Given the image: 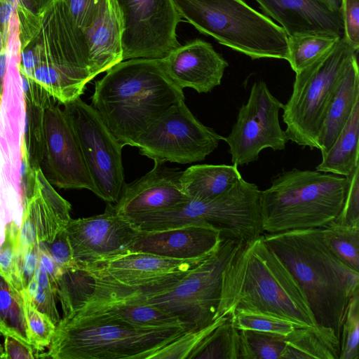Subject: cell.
<instances>
[{
	"label": "cell",
	"instance_id": "8",
	"mask_svg": "<svg viewBox=\"0 0 359 359\" xmlns=\"http://www.w3.org/2000/svg\"><path fill=\"white\" fill-rule=\"evenodd\" d=\"M358 51L343 36L325 54L296 72L292 95L283 107L288 140L318 149V136L329 104Z\"/></svg>",
	"mask_w": 359,
	"mask_h": 359
},
{
	"label": "cell",
	"instance_id": "41",
	"mask_svg": "<svg viewBox=\"0 0 359 359\" xmlns=\"http://www.w3.org/2000/svg\"><path fill=\"white\" fill-rule=\"evenodd\" d=\"M344 37L356 50L359 48V0H341Z\"/></svg>",
	"mask_w": 359,
	"mask_h": 359
},
{
	"label": "cell",
	"instance_id": "44",
	"mask_svg": "<svg viewBox=\"0 0 359 359\" xmlns=\"http://www.w3.org/2000/svg\"><path fill=\"white\" fill-rule=\"evenodd\" d=\"M38 264L46 272L51 283L56 289L55 282L62 269L54 261L42 243H38Z\"/></svg>",
	"mask_w": 359,
	"mask_h": 359
},
{
	"label": "cell",
	"instance_id": "35",
	"mask_svg": "<svg viewBox=\"0 0 359 359\" xmlns=\"http://www.w3.org/2000/svg\"><path fill=\"white\" fill-rule=\"evenodd\" d=\"M229 317L219 318L201 330L185 332L156 351L149 359H190L205 338Z\"/></svg>",
	"mask_w": 359,
	"mask_h": 359
},
{
	"label": "cell",
	"instance_id": "50",
	"mask_svg": "<svg viewBox=\"0 0 359 359\" xmlns=\"http://www.w3.org/2000/svg\"><path fill=\"white\" fill-rule=\"evenodd\" d=\"M7 43L5 41L2 33L0 30V53L6 48Z\"/></svg>",
	"mask_w": 359,
	"mask_h": 359
},
{
	"label": "cell",
	"instance_id": "43",
	"mask_svg": "<svg viewBox=\"0 0 359 359\" xmlns=\"http://www.w3.org/2000/svg\"><path fill=\"white\" fill-rule=\"evenodd\" d=\"M4 348L6 359L36 358L34 349L31 346H28L9 335H4Z\"/></svg>",
	"mask_w": 359,
	"mask_h": 359
},
{
	"label": "cell",
	"instance_id": "27",
	"mask_svg": "<svg viewBox=\"0 0 359 359\" xmlns=\"http://www.w3.org/2000/svg\"><path fill=\"white\" fill-rule=\"evenodd\" d=\"M95 284L93 276L83 267L76 265L62 269L55 282L62 318H70L78 313L94 291Z\"/></svg>",
	"mask_w": 359,
	"mask_h": 359
},
{
	"label": "cell",
	"instance_id": "49",
	"mask_svg": "<svg viewBox=\"0 0 359 359\" xmlns=\"http://www.w3.org/2000/svg\"><path fill=\"white\" fill-rule=\"evenodd\" d=\"M333 11L341 13V0H323Z\"/></svg>",
	"mask_w": 359,
	"mask_h": 359
},
{
	"label": "cell",
	"instance_id": "29",
	"mask_svg": "<svg viewBox=\"0 0 359 359\" xmlns=\"http://www.w3.org/2000/svg\"><path fill=\"white\" fill-rule=\"evenodd\" d=\"M45 110L41 105L24 100L22 153L32 170L41 168L44 156Z\"/></svg>",
	"mask_w": 359,
	"mask_h": 359
},
{
	"label": "cell",
	"instance_id": "2",
	"mask_svg": "<svg viewBox=\"0 0 359 359\" xmlns=\"http://www.w3.org/2000/svg\"><path fill=\"white\" fill-rule=\"evenodd\" d=\"M95 83L92 106L124 147L135 142L171 106L184 100L183 89L161 59L123 60Z\"/></svg>",
	"mask_w": 359,
	"mask_h": 359
},
{
	"label": "cell",
	"instance_id": "11",
	"mask_svg": "<svg viewBox=\"0 0 359 359\" xmlns=\"http://www.w3.org/2000/svg\"><path fill=\"white\" fill-rule=\"evenodd\" d=\"M69 114L88 172L98 197L116 203L126 184L122 163L123 145L98 112L81 97L62 104Z\"/></svg>",
	"mask_w": 359,
	"mask_h": 359
},
{
	"label": "cell",
	"instance_id": "31",
	"mask_svg": "<svg viewBox=\"0 0 359 359\" xmlns=\"http://www.w3.org/2000/svg\"><path fill=\"white\" fill-rule=\"evenodd\" d=\"M239 332L230 316L210 332L190 359H239Z\"/></svg>",
	"mask_w": 359,
	"mask_h": 359
},
{
	"label": "cell",
	"instance_id": "39",
	"mask_svg": "<svg viewBox=\"0 0 359 359\" xmlns=\"http://www.w3.org/2000/svg\"><path fill=\"white\" fill-rule=\"evenodd\" d=\"M32 304L40 312L49 317L57 325L60 317L55 303L56 293L52 289H43L39 286L34 278L23 290Z\"/></svg>",
	"mask_w": 359,
	"mask_h": 359
},
{
	"label": "cell",
	"instance_id": "17",
	"mask_svg": "<svg viewBox=\"0 0 359 359\" xmlns=\"http://www.w3.org/2000/svg\"><path fill=\"white\" fill-rule=\"evenodd\" d=\"M221 231L208 224H191L158 231H140L130 252L175 259H204L220 245Z\"/></svg>",
	"mask_w": 359,
	"mask_h": 359
},
{
	"label": "cell",
	"instance_id": "28",
	"mask_svg": "<svg viewBox=\"0 0 359 359\" xmlns=\"http://www.w3.org/2000/svg\"><path fill=\"white\" fill-rule=\"evenodd\" d=\"M0 334L31 346L22 292L0 275Z\"/></svg>",
	"mask_w": 359,
	"mask_h": 359
},
{
	"label": "cell",
	"instance_id": "18",
	"mask_svg": "<svg viewBox=\"0 0 359 359\" xmlns=\"http://www.w3.org/2000/svg\"><path fill=\"white\" fill-rule=\"evenodd\" d=\"M182 170L154 163L141 178L125 184L114 205L116 212L130 217L169 209L187 201L190 198L182 191Z\"/></svg>",
	"mask_w": 359,
	"mask_h": 359
},
{
	"label": "cell",
	"instance_id": "21",
	"mask_svg": "<svg viewBox=\"0 0 359 359\" xmlns=\"http://www.w3.org/2000/svg\"><path fill=\"white\" fill-rule=\"evenodd\" d=\"M262 10L278 22L288 36L306 33L344 36L341 13L322 0H255Z\"/></svg>",
	"mask_w": 359,
	"mask_h": 359
},
{
	"label": "cell",
	"instance_id": "20",
	"mask_svg": "<svg viewBox=\"0 0 359 359\" xmlns=\"http://www.w3.org/2000/svg\"><path fill=\"white\" fill-rule=\"evenodd\" d=\"M203 260L175 259L149 253L130 252L84 269L93 277L142 290L150 283L175 273L189 271Z\"/></svg>",
	"mask_w": 359,
	"mask_h": 359
},
{
	"label": "cell",
	"instance_id": "25",
	"mask_svg": "<svg viewBox=\"0 0 359 359\" xmlns=\"http://www.w3.org/2000/svg\"><path fill=\"white\" fill-rule=\"evenodd\" d=\"M93 313H104L138 327L181 325L176 318L154 306L125 299L88 302L75 315Z\"/></svg>",
	"mask_w": 359,
	"mask_h": 359
},
{
	"label": "cell",
	"instance_id": "19",
	"mask_svg": "<svg viewBox=\"0 0 359 359\" xmlns=\"http://www.w3.org/2000/svg\"><path fill=\"white\" fill-rule=\"evenodd\" d=\"M161 60L169 76L180 88H193L198 93H209L220 85L229 65L210 43L201 39L180 45Z\"/></svg>",
	"mask_w": 359,
	"mask_h": 359
},
{
	"label": "cell",
	"instance_id": "34",
	"mask_svg": "<svg viewBox=\"0 0 359 359\" xmlns=\"http://www.w3.org/2000/svg\"><path fill=\"white\" fill-rule=\"evenodd\" d=\"M230 318L238 330H250L287 335L296 327H301L278 316L257 311L237 310Z\"/></svg>",
	"mask_w": 359,
	"mask_h": 359
},
{
	"label": "cell",
	"instance_id": "12",
	"mask_svg": "<svg viewBox=\"0 0 359 359\" xmlns=\"http://www.w3.org/2000/svg\"><path fill=\"white\" fill-rule=\"evenodd\" d=\"M121 23L122 60L162 59L179 46L181 16L172 0H114Z\"/></svg>",
	"mask_w": 359,
	"mask_h": 359
},
{
	"label": "cell",
	"instance_id": "5",
	"mask_svg": "<svg viewBox=\"0 0 359 359\" xmlns=\"http://www.w3.org/2000/svg\"><path fill=\"white\" fill-rule=\"evenodd\" d=\"M185 332L180 324L138 327L104 313L77 314L60 319L37 358L149 359Z\"/></svg>",
	"mask_w": 359,
	"mask_h": 359
},
{
	"label": "cell",
	"instance_id": "15",
	"mask_svg": "<svg viewBox=\"0 0 359 359\" xmlns=\"http://www.w3.org/2000/svg\"><path fill=\"white\" fill-rule=\"evenodd\" d=\"M65 229L75 263L83 268L130 253L140 231L111 203L100 215L71 219Z\"/></svg>",
	"mask_w": 359,
	"mask_h": 359
},
{
	"label": "cell",
	"instance_id": "47",
	"mask_svg": "<svg viewBox=\"0 0 359 359\" xmlns=\"http://www.w3.org/2000/svg\"><path fill=\"white\" fill-rule=\"evenodd\" d=\"M20 6L31 13L37 14L43 11L55 0H8Z\"/></svg>",
	"mask_w": 359,
	"mask_h": 359
},
{
	"label": "cell",
	"instance_id": "33",
	"mask_svg": "<svg viewBox=\"0 0 359 359\" xmlns=\"http://www.w3.org/2000/svg\"><path fill=\"white\" fill-rule=\"evenodd\" d=\"M324 241L344 262L359 271V225L332 221L321 228Z\"/></svg>",
	"mask_w": 359,
	"mask_h": 359
},
{
	"label": "cell",
	"instance_id": "1",
	"mask_svg": "<svg viewBox=\"0 0 359 359\" xmlns=\"http://www.w3.org/2000/svg\"><path fill=\"white\" fill-rule=\"evenodd\" d=\"M240 309L270 313L299 327L318 325L302 290L262 236L243 243L223 271L215 320Z\"/></svg>",
	"mask_w": 359,
	"mask_h": 359
},
{
	"label": "cell",
	"instance_id": "24",
	"mask_svg": "<svg viewBox=\"0 0 359 359\" xmlns=\"http://www.w3.org/2000/svg\"><path fill=\"white\" fill-rule=\"evenodd\" d=\"M285 338L284 359H339L340 341L332 328L296 327Z\"/></svg>",
	"mask_w": 359,
	"mask_h": 359
},
{
	"label": "cell",
	"instance_id": "23",
	"mask_svg": "<svg viewBox=\"0 0 359 359\" xmlns=\"http://www.w3.org/2000/svg\"><path fill=\"white\" fill-rule=\"evenodd\" d=\"M241 178L236 165L201 164L182 171L180 182L190 199L209 201L229 191Z\"/></svg>",
	"mask_w": 359,
	"mask_h": 359
},
{
	"label": "cell",
	"instance_id": "4",
	"mask_svg": "<svg viewBox=\"0 0 359 359\" xmlns=\"http://www.w3.org/2000/svg\"><path fill=\"white\" fill-rule=\"evenodd\" d=\"M20 43V72L61 104L83 93L93 77L76 55L65 29L60 0L34 14L15 5Z\"/></svg>",
	"mask_w": 359,
	"mask_h": 359
},
{
	"label": "cell",
	"instance_id": "6",
	"mask_svg": "<svg viewBox=\"0 0 359 359\" xmlns=\"http://www.w3.org/2000/svg\"><path fill=\"white\" fill-rule=\"evenodd\" d=\"M347 188L346 177L292 169L278 175L261 193L264 231L323 228L339 215Z\"/></svg>",
	"mask_w": 359,
	"mask_h": 359
},
{
	"label": "cell",
	"instance_id": "14",
	"mask_svg": "<svg viewBox=\"0 0 359 359\" xmlns=\"http://www.w3.org/2000/svg\"><path fill=\"white\" fill-rule=\"evenodd\" d=\"M283 104L269 91L264 81L255 82L248 102L239 109L228 144L233 164L243 165L257 161L262 150H283L288 141L278 114Z\"/></svg>",
	"mask_w": 359,
	"mask_h": 359
},
{
	"label": "cell",
	"instance_id": "46",
	"mask_svg": "<svg viewBox=\"0 0 359 359\" xmlns=\"http://www.w3.org/2000/svg\"><path fill=\"white\" fill-rule=\"evenodd\" d=\"M15 5L8 0H0V30L8 43L10 25Z\"/></svg>",
	"mask_w": 359,
	"mask_h": 359
},
{
	"label": "cell",
	"instance_id": "32",
	"mask_svg": "<svg viewBox=\"0 0 359 359\" xmlns=\"http://www.w3.org/2000/svg\"><path fill=\"white\" fill-rule=\"evenodd\" d=\"M239 332V359H284L285 335L250 330Z\"/></svg>",
	"mask_w": 359,
	"mask_h": 359
},
{
	"label": "cell",
	"instance_id": "45",
	"mask_svg": "<svg viewBox=\"0 0 359 359\" xmlns=\"http://www.w3.org/2000/svg\"><path fill=\"white\" fill-rule=\"evenodd\" d=\"M36 243H38L36 227L31 219L24 212L18 248L28 247Z\"/></svg>",
	"mask_w": 359,
	"mask_h": 359
},
{
	"label": "cell",
	"instance_id": "7",
	"mask_svg": "<svg viewBox=\"0 0 359 359\" xmlns=\"http://www.w3.org/2000/svg\"><path fill=\"white\" fill-rule=\"evenodd\" d=\"M180 15L205 35L252 59H287L283 28L243 0H172Z\"/></svg>",
	"mask_w": 359,
	"mask_h": 359
},
{
	"label": "cell",
	"instance_id": "53",
	"mask_svg": "<svg viewBox=\"0 0 359 359\" xmlns=\"http://www.w3.org/2000/svg\"><path fill=\"white\" fill-rule=\"evenodd\" d=\"M323 1V0H322Z\"/></svg>",
	"mask_w": 359,
	"mask_h": 359
},
{
	"label": "cell",
	"instance_id": "13",
	"mask_svg": "<svg viewBox=\"0 0 359 359\" xmlns=\"http://www.w3.org/2000/svg\"><path fill=\"white\" fill-rule=\"evenodd\" d=\"M24 100L18 75L5 78L0 105V216L23 218L26 196L21 184Z\"/></svg>",
	"mask_w": 359,
	"mask_h": 359
},
{
	"label": "cell",
	"instance_id": "30",
	"mask_svg": "<svg viewBox=\"0 0 359 359\" xmlns=\"http://www.w3.org/2000/svg\"><path fill=\"white\" fill-rule=\"evenodd\" d=\"M341 38L326 33H306L290 36L288 37L287 61L296 73L325 54Z\"/></svg>",
	"mask_w": 359,
	"mask_h": 359
},
{
	"label": "cell",
	"instance_id": "16",
	"mask_svg": "<svg viewBox=\"0 0 359 359\" xmlns=\"http://www.w3.org/2000/svg\"><path fill=\"white\" fill-rule=\"evenodd\" d=\"M55 100L45 110L46 145L43 173L48 182L60 189L95 187L85 163L72 119L60 103Z\"/></svg>",
	"mask_w": 359,
	"mask_h": 359
},
{
	"label": "cell",
	"instance_id": "52",
	"mask_svg": "<svg viewBox=\"0 0 359 359\" xmlns=\"http://www.w3.org/2000/svg\"><path fill=\"white\" fill-rule=\"evenodd\" d=\"M1 97H2V95H0V105H1Z\"/></svg>",
	"mask_w": 359,
	"mask_h": 359
},
{
	"label": "cell",
	"instance_id": "40",
	"mask_svg": "<svg viewBox=\"0 0 359 359\" xmlns=\"http://www.w3.org/2000/svg\"><path fill=\"white\" fill-rule=\"evenodd\" d=\"M37 264L38 243L17 248L15 259V273L23 290L34 278Z\"/></svg>",
	"mask_w": 359,
	"mask_h": 359
},
{
	"label": "cell",
	"instance_id": "38",
	"mask_svg": "<svg viewBox=\"0 0 359 359\" xmlns=\"http://www.w3.org/2000/svg\"><path fill=\"white\" fill-rule=\"evenodd\" d=\"M347 178V188L341 210L334 220L344 224L359 225V165Z\"/></svg>",
	"mask_w": 359,
	"mask_h": 359
},
{
	"label": "cell",
	"instance_id": "36",
	"mask_svg": "<svg viewBox=\"0 0 359 359\" xmlns=\"http://www.w3.org/2000/svg\"><path fill=\"white\" fill-rule=\"evenodd\" d=\"M22 293L31 345L34 349L35 358H37L39 352L49 347L56 325L48 316L38 311L32 304L23 291Z\"/></svg>",
	"mask_w": 359,
	"mask_h": 359
},
{
	"label": "cell",
	"instance_id": "48",
	"mask_svg": "<svg viewBox=\"0 0 359 359\" xmlns=\"http://www.w3.org/2000/svg\"><path fill=\"white\" fill-rule=\"evenodd\" d=\"M8 55L6 48L0 53V95L4 91V79L7 71Z\"/></svg>",
	"mask_w": 359,
	"mask_h": 359
},
{
	"label": "cell",
	"instance_id": "9",
	"mask_svg": "<svg viewBox=\"0 0 359 359\" xmlns=\"http://www.w3.org/2000/svg\"><path fill=\"white\" fill-rule=\"evenodd\" d=\"M242 244L223 237L213 253L170 288L149 297L116 299L143 302L154 306L176 318L186 332L201 330L215 320L224 269Z\"/></svg>",
	"mask_w": 359,
	"mask_h": 359
},
{
	"label": "cell",
	"instance_id": "10",
	"mask_svg": "<svg viewBox=\"0 0 359 359\" xmlns=\"http://www.w3.org/2000/svg\"><path fill=\"white\" fill-rule=\"evenodd\" d=\"M224 137L201 123L184 100L168 108L136 140L134 147L154 163L203 161Z\"/></svg>",
	"mask_w": 359,
	"mask_h": 359
},
{
	"label": "cell",
	"instance_id": "3",
	"mask_svg": "<svg viewBox=\"0 0 359 359\" xmlns=\"http://www.w3.org/2000/svg\"><path fill=\"white\" fill-rule=\"evenodd\" d=\"M304 293L318 325L340 341L349 300L359 291V271L341 260L323 240L321 228L262 235Z\"/></svg>",
	"mask_w": 359,
	"mask_h": 359
},
{
	"label": "cell",
	"instance_id": "37",
	"mask_svg": "<svg viewBox=\"0 0 359 359\" xmlns=\"http://www.w3.org/2000/svg\"><path fill=\"white\" fill-rule=\"evenodd\" d=\"M359 291L350 299L342 325L339 359H359Z\"/></svg>",
	"mask_w": 359,
	"mask_h": 359
},
{
	"label": "cell",
	"instance_id": "42",
	"mask_svg": "<svg viewBox=\"0 0 359 359\" xmlns=\"http://www.w3.org/2000/svg\"><path fill=\"white\" fill-rule=\"evenodd\" d=\"M42 243L61 269H63L76 265L65 229L61 230L52 242Z\"/></svg>",
	"mask_w": 359,
	"mask_h": 359
},
{
	"label": "cell",
	"instance_id": "51",
	"mask_svg": "<svg viewBox=\"0 0 359 359\" xmlns=\"http://www.w3.org/2000/svg\"><path fill=\"white\" fill-rule=\"evenodd\" d=\"M0 359H6L5 358V352L4 348L0 344Z\"/></svg>",
	"mask_w": 359,
	"mask_h": 359
},
{
	"label": "cell",
	"instance_id": "26",
	"mask_svg": "<svg viewBox=\"0 0 359 359\" xmlns=\"http://www.w3.org/2000/svg\"><path fill=\"white\" fill-rule=\"evenodd\" d=\"M359 102L316 170L347 177L359 165Z\"/></svg>",
	"mask_w": 359,
	"mask_h": 359
},
{
	"label": "cell",
	"instance_id": "22",
	"mask_svg": "<svg viewBox=\"0 0 359 359\" xmlns=\"http://www.w3.org/2000/svg\"><path fill=\"white\" fill-rule=\"evenodd\" d=\"M359 102V70L357 55L348 65L326 111L318 136L322 156L330 149Z\"/></svg>",
	"mask_w": 359,
	"mask_h": 359
}]
</instances>
